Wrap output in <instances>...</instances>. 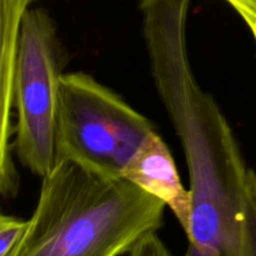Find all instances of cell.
<instances>
[{"instance_id":"obj_1","label":"cell","mask_w":256,"mask_h":256,"mask_svg":"<svg viewBox=\"0 0 256 256\" xmlns=\"http://www.w3.org/2000/svg\"><path fill=\"white\" fill-rule=\"evenodd\" d=\"M192 0H142L150 74L184 150L192 195L189 242L218 250L256 210V172L188 49Z\"/></svg>"},{"instance_id":"obj_2","label":"cell","mask_w":256,"mask_h":256,"mask_svg":"<svg viewBox=\"0 0 256 256\" xmlns=\"http://www.w3.org/2000/svg\"><path fill=\"white\" fill-rule=\"evenodd\" d=\"M12 256H122L164 222L165 204L124 178L55 160Z\"/></svg>"},{"instance_id":"obj_3","label":"cell","mask_w":256,"mask_h":256,"mask_svg":"<svg viewBox=\"0 0 256 256\" xmlns=\"http://www.w3.org/2000/svg\"><path fill=\"white\" fill-rule=\"evenodd\" d=\"M155 132L148 118L82 72L62 75L55 160H68L109 178H122L134 155Z\"/></svg>"},{"instance_id":"obj_4","label":"cell","mask_w":256,"mask_h":256,"mask_svg":"<svg viewBox=\"0 0 256 256\" xmlns=\"http://www.w3.org/2000/svg\"><path fill=\"white\" fill-rule=\"evenodd\" d=\"M65 52L49 12L22 15L12 82L16 112L14 150L30 172L44 178L55 164V134Z\"/></svg>"},{"instance_id":"obj_5","label":"cell","mask_w":256,"mask_h":256,"mask_svg":"<svg viewBox=\"0 0 256 256\" xmlns=\"http://www.w3.org/2000/svg\"><path fill=\"white\" fill-rule=\"evenodd\" d=\"M122 178L169 208L185 234L189 232L192 195L182 184L172 152L156 132L146 138Z\"/></svg>"},{"instance_id":"obj_6","label":"cell","mask_w":256,"mask_h":256,"mask_svg":"<svg viewBox=\"0 0 256 256\" xmlns=\"http://www.w3.org/2000/svg\"><path fill=\"white\" fill-rule=\"evenodd\" d=\"M28 229V220L2 214L0 216V256H12Z\"/></svg>"},{"instance_id":"obj_7","label":"cell","mask_w":256,"mask_h":256,"mask_svg":"<svg viewBox=\"0 0 256 256\" xmlns=\"http://www.w3.org/2000/svg\"><path fill=\"white\" fill-rule=\"evenodd\" d=\"M244 22L256 46V0H222Z\"/></svg>"},{"instance_id":"obj_8","label":"cell","mask_w":256,"mask_h":256,"mask_svg":"<svg viewBox=\"0 0 256 256\" xmlns=\"http://www.w3.org/2000/svg\"><path fill=\"white\" fill-rule=\"evenodd\" d=\"M128 256H172V252L166 248V245L162 242L156 232L146 235L144 239L140 240L134 249L128 254Z\"/></svg>"},{"instance_id":"obj_9","label":"cell","mask_w":256,"mask_h":256,"mask_svg":"<svg viewBox=\"0 0 256 256\" xmlns=\"http://www.w3.org/2000/svg\"><path fill=\"white\" fill-rule=\"evenodd\" d=\"M184 256H219V254L212 248L196 244L194 242H189V245H188V249Z\"/></svg>"},{"instance_id":"obj_10","label":"cell","mask_w":256,"mask_h":256,"mask_svg":"<svg viewBox=\"0 0 256 256\" xmlns=\"http://www.w3.org/2000/svg\"><path fill=\"white\" fill-rule=\"evenodd\" d=\"M19 2H22V4L24 5V6L29 8L30 4H32V2H36V0H19Z\"/></svg>"}]
</instances>
